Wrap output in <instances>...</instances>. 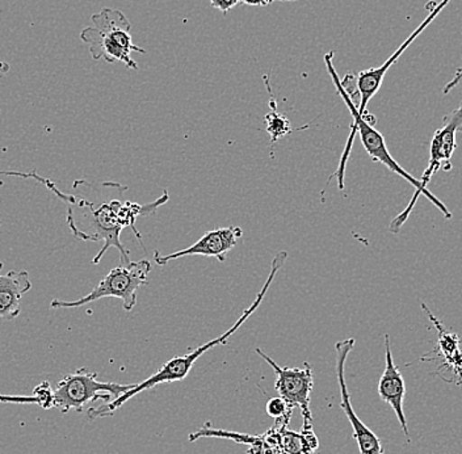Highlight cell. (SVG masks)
I'll return each instance as SVG.
<instances>
[{
    "label": "cell",
    "instance_id": "30bf717a",
    "mask_svg": "<svg viewBox=\"0 0 462 454\" xmlns=\"http://www.w3.org/2000/svg\"><path fill=\"white\" fill-rule=\"evenodd\" d=\"M242 234H244V231L241 227L216 228V230L208 231L207 234H204L195 245L176 251V253L169 254V255H161L158 251H155L154 259L159 265H166L171 260L190 255L216 257L218 262H225L227 254L236 247Z\"/></svg>",
    "mask_w": 462,
    "mask_h": 454
},
{
    "label": "cell",
    "instance_id": "7a4b0ae2",
    "mask_svg": "<svg viewBox=\"0 0 462 454\" xmlns=\"http://www.w3.org/2000/svg\"><path fill=\"white\" fill-rule=\"evenodd\" d=\"M334 56L335 51H330V53L326 54V68H328V74H330L337 94L342 97L346 108H348L349 114H351L352 118H354V123H352L351 125V133H349L348 141H346L345 153H343L342 159H340L339 167H337V172L328 179V183H330L332 178H337L339 190H345L346 162H348L349 154H351L352 144H354L355 137H356V134H359L364 149L366 150V153H368L369 156H371L374 162H378V163L388 167L392 172H394L395 175L401 176V178L409 181V183L415 188V193L414 196H412L411 201L409 202V207H406V209H404L402 213L398 214V216L390 222L389 230L392 231V233L397 234L398 231L401 230V227L406 224V221L409 219L410 214L414 210L415 204H417L419 196L420 195L426 196V198L429 199L441 213L444 214L446 218H452V213L449 212L446 204L436 198V196H433V193L430 192L429 188H424L423 185H421L420 181H418V179L414 178L411 173H409L406 170L402 169V167L400 166V163L393 158L392 154H390L388 146H386L385 138H383V135L374 128L375 118L374 116L368 114L361 116L359 114L356 104L354 103V99H352V97H349L348 92L346 91L345 87L342 85V80L339 79V75H337V70H335L334 63H332Z\"/></svg>",
    "mask_w": 462,
    "mask_h": 454
},
{
    "label": "cell",
    "instance_id": "3957f363",
    "mask_svg": "<svg viewBox=\"0 0 462 454\" xmlns=\"http://www.w3.org/2000/svg\"><path fill=\"white\" fill-rule=\"evenodd\" d=\"M91 20L94 27L85 28L80 33L91 57L109 63L121 62L132 70H138L132 53L146 54V51L133 43L132 25L125 14L114 8H104L99 14H92Z\"/></svg>",
    "mask_w": 462,
    "mask_h": 454
},
{
    "label": "cell",
    "instance_id": "ba28073f",
    "mask_svg": "<svg viewBox=\"0 0 462 454\" xmlns=\"http://www.w3.org/2000/svg\"><path fill=\"white\" fill-rule=\"evenodd\" d=\"M450 0H441L440 3L430 2L426 5L427 11H429V16L420 23V25L406 40L388 60H385L383 65L380 68L369 69V70H364L359 72L356 78L354 77L355 83H356V92L360 97V107L357 108L359 114L364 116L366 114V107H368L369 101L374 99L375 94L380 91L381 86H383V78H385L386 72L389 69L397 62L398 58L402 56L404 51L415 42V39L424 31L430 24L438 17V14L449 5Z\"/></svg>",
    "mask_w": 462,
    "mask_h": 454
},
{
    "label": "cell",
    "instance_id": "5bb4252c",
    "mask_svg": "<svg viewBox=\"0 0 462 454\" xmlns=\"http://www.w3.org/2000/svg\"><path fill=\"white\" fill-rule=\"evenodd\" d=\"M289 421L291 418L276 421L274 426L263 438L282 448L287 454H316L319 442L314 435L313 428L302 430L301 433L293 432L287 428Z\"/></svg>",
    "mask_w": 462,
    "mask_h": 454
},
{
    "label": "cell",
    "instance_id": "2e32d148",
    "mask_svg": "<svg viewBox=\"0 0 462 454\" xmlns=\"http://www.w3.org/2000/svg\"><path fill=\"white\" fill-rule=\"evenodd\" d=\"M421 308L429 315L431 320L432 325L436 327L439 331V355L446 358V366L455 370L456 375H460L462 383V351L460 349V338L455 334H449L446 331L444 326L441 325L440 320H436L435 315L431 310L427 308L424 303H421Z\"/></svg>",
    "mask_w": 462,
    "mask_h": 454
},
{
    "label": "cell",
    "instance_id": "5b68a950",
    "mask_svg": "<svg viewBox=\"0 0 462 454\" xmlns=\"http://www.w3.org/2000/svg\"><path fill=\"white\" fill-rule=\"evenodd\" d=\"M152 264L149 260L130 262L111 270L99 283L97 288L92 289L87 296L77 301L53 300L51 309H75L95 302L106 297H115L123 301L125 311H132L137 303V292L141 286L149 284V273Z\"/></svg>",
    "mask_w": 462,
    "mask_h": 454
},
{
    "label": "cell",
    "instance_id": "4fadbf2b",
    "mask_svg": "<svg viewBox=\"0 0 462 454\" xmlns=\"http://www.w3.org/2000/svg\"><path fill=\"white\" fill-rule=\"evenodd\" d=\"M0 262V320H13L22 311V300L32 288L27 271H10L3 274Z\"/></svg>",
    "mask_w": 462,
    "mask_h": 454
},
{
    "label": "cell",
    "instance_id": "52a82bcc",
    "mask_svg": "<svg viewBox=\"0 0 462 454\" xmlns=\"http://www.w3.org/2000/svg\"><path fill=\"white\" fill-rule=\"evenodd\" d=\"M256 354L273 369L276 375L274 389L277 390L280 397L284 399L289 409L300 407L301 410L303 430L311 428L313 415L310 412V394L314 386V375L310 364L305 363L303 368H282L262 349L256 348Z\"/></svg>",
    "mask_w": 462,
    "mask_h": 454
},
{
    "label": "cell",
    "instance_id": "277c9868",
    "mask_svg": "<svg viewBox=\"0 0 462 454\" xmlns=\"http://www.w3.org/2000/svg\"><path fill=\"white\" fill-rule=\"evenodd\" d=\"M258 310V306L255 303H251L247 309L244 312H242L239 320L231 326V329H227L224 334L219 335L216 339L208 341V343L202 344V346L198 347V348L193 349L190 354L178 356V357H173L171 360L167 361L161 369L158 370L154 375H150L147 380H144L143 383L134 384V386L132 389L128 390V392L121 394L120 397L115 398V401L108 402V403L104 404V406L97 407V409H91L88 412V419H97V418H106V416H112L121 406H124V403L135 397V395L140 394V393L144 392V390L152 389V387L158 386L161 384H169V383H179V381H183L184 378L189 375L190 369L195 366L196 361L201 357L205 352L209 351V349L215 348V347L225 346L226 344L227 339L230 337H233L236 331H238L239 327L244 325L245 320L251 317Z\"/></svg>",
    "mask_w": 462,
    "mask_h": 454
},
{
    "label": "cell",
    "instance_id": "6da1fadb",
    "mask_svg": "<svg viewBox=\"0 0 462 454\" xmlns=\"http://www.w3.org/2000/svg\"><path fill=\"white\" fill-rule=\"evenodd\" d=\"M5 175L24 176V178H34L45 184L51 192L60 196L63 201L69 202V207L80 208V209L88 210V213L68 212V217L80 216L82 218L69 219L68 225L75 238L80 241L99 242L103 241V248L100 253L94 257L92 263L99 264L101 257L108 251V248L116 247L121 254V262L123 264H128L129 253L123 243H121L120 236L124 228L130 227L134 231L135 236L141 241V234L135 230L134 225L140 216H149L157 212L161 205L166 204L170 199L169 192L164 190L161 199H155L152 204L138 205L134 202H121L118 199H112L109 202H103L100 205H95L94 202L86 199H78L75 196L62 195L57 190L56 185L51 183L48 179H42L33 173L8 172L5 171Z\"/></svg>",
    "mask_w": 462,
    "mask_h": 454
},
{
    "label": "cell",
    "instance_id": "7c38bea8",
    "mask_svg": "<svg viewBox=\"0 0 462 454\" xmlns=\"http://www.w3.org/2000/svg\"><path fill=\"white\" fill-rule=\"evenodd\" d=\"M378 395L383 402L392 407L395 412L404 436L409 440V427H407L406 415L403 412L404 395H406V385L400 369L394 364L392 347H390V337L385 335V369L378 381Z\"/></svg>",
    "mask_w": 462,
    "mask_h": 454
},
{
    "label": "cell",
    "instance_id": "9c48e42d",
    "mask_svg": "<svg viewBox=\"0 0 462 454\" xmlns=\"http://www.w3.org/2000/svg\"><path fill=\"white\" fill-rule=\"evenodd\" d=\"M355 347V339H345L337 341L335 344V352H337V385L340 390V401H342V410L345 412L352 430H354V438L359 445L360 454H383V444L380 439L355 412L351 403V395H349L348 387L346 381V363L349 354Z\"/></svg>",
    "mask_w": 462,
    "mask_h": 454
},
{
    "label": "cell",
    "instance_id": "8992f818",
    "mask_svg": "<svg viewBox=\"0 0 462 454\" xmlns=\"http://www.w3.org/2000/svg\"><path fill=\"white\" fill-rule=\"evenodd\" d=\"M133 386L134 384L101 383L97 380V373L82 368L72 375H65L57 384L53 392V407L60 409L63 413H68L71 410L82 412L88 404L99 399L109 401L112 397H120Z\"/></svg>",
    "mask_w": 462,
    "mask_h": 454
},
{
    "label": "cell",
    "instance_id": "ac0fdd59",
    "mask_svg": "<svg viewBox=\"0 0 462 454\" xmlns=\"http://www.w3.org/2000/svg\"><path fill=\"white\" fill-rule=\"evenodd\" d=\"M265 86H267L268 91H270L271 95V107H273V111L271 114H268L264 117L265 125H267V132L270 133L271 135V143L273 144L276 143L277 140H280L282 137H285V135L291 134V123L285 116L280 115L279 112L274 111V100L273 95V88L270 86V80H268V77H264Z\"/></svg>",
    "mask_w": 462,
    "mask_h": 454
},
{
    "label": "cell",
    "instance_id": "ffe728a7",
    "mask_svg": "<svg viewBox=\"0 0 462 454\" xmlns=\"http://www.w3.org/2000/svg\"><path fill=\"white\" fill-rule=\"evenodd\" d=\"M462 83V66L457 69L456 71L455 77L452 78V80L447 83L446 87H444L443 92L444 95L449 94L453 88H456L458 85Z\"/></svg>",
    "mask_w": 462,
    "mask_h": 454
},
{
    "label": "cell",
    "instance_id": "9a60e30c",
    "mask_svg": "<svg viewBox=\"0 0 462 454\" xmlns=\"http://www.w3.org/2000/svg\"><path fill=\"white\" fill-rule=\"evenodd\" d=\"M201 438L230 439L241 444L248 445V454H287L282 448L265 440L262 436L242 435V433L229 432V431L213 430L209 424L199 430L196 433H190L189 441H196Z\"/></svg>",
    "mask_w": 462,
    "mask_h": 454
},
{
    "label": "cell",
    "instance_id": "e0dca14e",
    "mask_svg": "<svg viewBox=\"0 0 462 454\" xmlns=\"http://www.w3.org/2000/svg\"><path fill=\"white\" fill-rule=\"evenodd\" d=\"M53 392L51 384L48 381L40 384L33 390V395H22V397H14V395H0V402L5 403H22V404H37L42 409H53Z\"/></svg>",
    "mask_w": 462,
    "mask_h": 454
},
{
    "label": "cell",
    "instance_id": "8fae6325",
    "mask_svg": "<svg viewBox=\"0 0 462 454\" xmlns=\"http://www.w3.org/2000/svg\"><path fill=\"white\" fill-rule=\"evenodd\" d=\"M462 132V104L456 111L447 116L446 123L440 129L436 130L430 150V162L427 169L424 170L420 183L427 188L432 176L439 170H452V156L455 154L456 133Z\"/></svg>",
    "mask_w": 462,
    "mask_h": 454
},
{
    "label": "cell",
    "instance_id": "d6986e66",
    "mask_svg": "<svg viewBox=\"0 0 462 454\" xmlns=\"http://www.w3.org/2000/svg\"><path fill=\"white\" fill-rule=\"evenodd\" d=\"M265 412L274 421H282V419L291 418L293 410L289 409L288 404L285 403L284 399L282 397L273 398L265 404Z\"/></svg>",
    "mask_w": 462,
    "mask_h": 454
}]
</instances>
